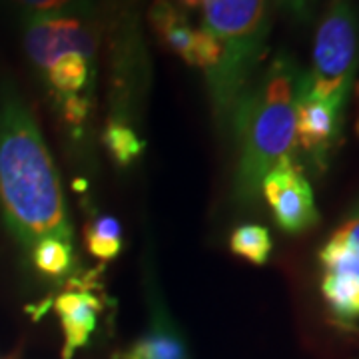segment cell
Wrapping results in <instances>:
<instances>
[{
	"label": "cell",
	"instance_id": "1",
	"mask_svg": "<svg viewBox=\"0 0 359 359\" xmlns=\"http://www.w3.org/2000/svg\"><path fill=\"white\" fill-rule=\"evenodd\" d=\"M0 208L26 250L46 238L72 244L58 170L39 122L8 80L0 82Z\"/></svg>",
	"mask_w": 359,
	"mask_h": 359
},
{
	"label": "cell",
	"instance_id": "2",
	"mask_svg": "<svg viewBox=\"0 0 359 359\" xmlns=\"http://www.w3.org/2000/svg\"><path fill=\"white\" fill-rule=\"evenodd\" d=\"M299 76L294 58L278 52L233 110L230 130L238 146L233 196L240 204H254L269 170L294 154Z\"/></svg>",
	"mask_w": 359,
	"mask_h": 359
},
{
	"label": "cell",
	"instance_id": "3",
	"mask_svg": "<svg viewBox=\"0 0 359 359\" xmlns=\"http://www.w3.org/2000/svg\"><path fill=\"white\" fill-rule=\"evenodd\" d=\"M202 28L222 50L219 65L205 74V84L216 120L230 128L233 110L268 52L269 0H202Z\"/></svg>",
	"mask_w": 359,
	"mask_h": 359
},
{
	"label": "cell",
	"instance_id": "4",
	"mask_svg": "<svg viewBox=\"0 0 359 359\" xmlns=\"http://www.w3.org/2000/svg\"><path fill=\"white\" fill-rule=\"evenodd\" d=\"M359 68V11L355 0H325L311 68L302 72L299 90L320 98L349 100Z\"/></svg>",
	"mask_w": 359,
	"mask_h": 359
},
{
	"label": "cell",
	"instance_id": "5",
	"mask_svg": "<svg viewBox=\"0 0 359 359\" xmlns=\"http://www.w3.org/2000/svg\"><path fill=\"white\" fill-rule=\"evenodd\" d=\"M22 44L30 65L40 74L66 54L80 52L96 58L100 30L96 14H44L25 20Z\"/></svg>",
	"mask_w": 359,
	"mask_h": 359
},
{
	"label": "cell",
	"instance_id": "6",
	"mask_svg": "<svg viewBox=\"0 0 359 359\" xmlns=\"http://www.w3.org/2000/svg\"><path fill=\"white\" fill-rule=\"evenodd\" d=\"M262 196L285 233H302L320 222L313 188L294 158H285L269 170L262 182Z\"/></svg>",
	"mask_w": 359,
	"mask_h": 359
},
{
	"label": "cell",
	"instance_id": "7",
	"mask_svg": "<svg viewBox=\"0 0 359 359\" xmlns=\"http://www.w3.org/2000/svg\"><path fill=\"white\" fill-rule=\"evenodd\" d=\"M346 106L347 100L311 96L297 86L295 144L320 170L327 166L330 154L341 138Z\"/></svg>",
	"mask_w": 359,
	"mask_h": 359
},
{
	"label": "cell",
	"instance_id": "8",
	"mask_svg": "<svg viewBox=\"0 0 359 359\" xmlns=\"http://www.w3.org/2000/svg\"><path fill=\"white\" fill-rule=\"evenodd\" d=\"M60 327L65 334L62 359H72L78 349L88 346L90 337L98 327V316L102 311V302L86 287L68 290L54 302Z\"/></svg>",
	"mask_w": 359,
	"mask_h": 359
},
{
	"label": "cell",
	"instance_id": "9",
	"mask_svg": "<svg viewBox=\"0 0 359 359\" xmlns=\"http://www.w3.org/2000/svg\"><path fill=\"white\" fill-rule=\"evenodd\" d=\"M148 22L160 44L190 66L200 28H194L184 8L174 0H154L148 11Z\"/></svg>",
	"mask_w": 359,
	"mask_h": 359
},
{
	"label": "cell",
	"instance_id": "10",
	"mask_svg": "<svg viewBox=\"0 0 359 359\" xmlns=\"http://www.w3.org/2000/svg\"><path fill=\"white\" fill-rule=\"evenodd\" d=\"M116 359H190L184 339L180 337L176 325L168 318L162 304L152 308V323L146 334L138 337L132 346Z\"/></svg>",
	"mask_w": 359,
	"mask_h": 359
},
{
	"label": "cell",
	"instance_id": "11",
	"mask_svg": "<svg viewBox=\"0 0 359 359\" xmlns=\"http://www.w3.org/2000/svg\"><path fill=\"white\" fill-rule=\"evenodd\" d=\"M42 78L48 86L50 96L56 100L70 96H92L96 78V58L72 52L52 62Z\"/></svg>",
	"mask_w": 359,
	"mask_h": 359
},
{
	"label": "cell",
	"instance_id": "12",
	"mask_svg": "<svg viewBox=\"0 0 359 359\" xmlns=\"http://www.w3.org/2000/svg\"><path fill=\"white\" fill-rule=\"evenodd\" d=\"M321 273L359 278V202L320 250Z\"/></svg>",
	"mask_w": 359,
	"mask_h": 359
},
{
	"label": "cell",
	"instance_id": "13",
	"mask_svg": "<svg viewBox=\"0 0 359 359\" xmlns=\"http://www.w3.org/2000/svg\"><path fill=\"white\" fill-rule=\"evenodd\" d=\"M321 295L337 321L353 323L359 320L358 276L321 273Z\"/></svg>",
	"mask_w": 359,
	"mask_h": 359
},
{
	"label": "cell",
	"instance_id": "14",
	"mask_svg": "<svg viewBox=\"0 0 359 359\" xmlns=\"http://www.w3.org/2000/svg\"><path fill=\"white\" fill-rule=\"evenodd\" d=\"M230 250L236 256L244 257L256 266H264L273 250V242L264 226L245 224V226L236 228L231 233Z\"/></svg>",
	"mask_w": 359,
	"mask_h": 359
},
{
	"label": "cell",
	"instance_id": "15",
	"mask_svg": "<svg viewBox=\"0 0 359 359\" xmlns=\"http://www.w3.org/2000/svg\"><path fill=\"white\" fill-rule=\"evenodd\" d=\"M88 252L98 259H114L122 250V226L112 216H96L86 228Z\"/></svg>",
	"mask_w": 359,
	"mask_h": 359
},
{
	"label": "cell",
	"instance_id": "16",
	"mask_svg": "<svg viewBox=\"0 0 359 359\" xmlns=\"http://www.w3.org/2000/svg\"><path fill=\"white\" fill-rule=\"evenodd\" d=\"M104 146L118 162L120 166H126L132 160H136L138 154L144 148V142L138 138V134L132 130L128 122H124L122 118H112L108 122V126L104 130Z\"/></svg>",
	"mask_w": 359,
	"mask_h": 359
},
{
	"label": "cell",
	"instance_id": "17",
	"mask_svg": "<svg viewBox=\"0 0 359 359\" xmlns=\"http://www.w3.org/2000/svg\"><path fill=\"white\" fill-rule=\"evenodd\" d=\"M30 252H32L34 268L44 276L60 278L72 268V257H74L72 244H68L60 238H46L34 245Z\"/></svg>",
	"mask_w": 359,
	"mask_h": 359
},
{
	"label": "cell",
	"instance_id": "18",
	"mask_svg": "<svg viewBox=\"0 0 359 359\" xmlns=\"http://www.w3.org/2000/svg\"><path fill=\"white\" fill-rule=\"evenodd\" d=\"M28 16L44 14H96V0H13Z\"/></svg>",
	"mask_w": 359,
	"mask_h": 359
},
{
	"label": "cell",
	"instance_id": "19",
	"mask_svg": "<svg viewBox=\"0 0 359 359\" xmlns=\"http://www.w3.org/2000/svg\"><path fill=\"white\" fill-rule=\"evenodd\" d=\"M54 104L58 106V112L62 114L66 124L74 132H80L82 126L86 124V120H88L92 96H70V98L56 100Z\"/></svg>",
	"mask_w": 359,
	"mask_h": 359
},
{
	"label": "cell",
	"instance_id": "20",
	"mask_svg": "<svg viewBox=\"0 0 359 359\" xmlns=\"http://www.w3.org/2000/svg\"><path fill=\"white\" fill-rule=\"evenodd\" d=\"M273 6L287 18L295 22H308L313 16V8L318 0H271Z\"/></svg>",
	"mask_w": 359,
	"mask_h": 359
},
{
	"label": "cell",
	"instance_id": "21",
	"mask_svg": "<svg viewBox=\"0 0 359 359\" xmlns=\"http://www.w3.org/2000/svg\"><path fill=\"white\" fill-rule=\"evenodd\" d=\"M184 11H198L202 6V0H174Z\"/></svg>",
	"mask_w": 359,
	"mask_h": 359
},
{
	"label": "cell",
	"instance_id": "22",
	"mask_svg": "<svg viewBox=\"0 0 359 359\" xmlns=\"http://www.w3.org/2000/svg\"><path fill=\"white\" fill-rule=\"evenodd\" d=\"M128 2H130V0H128ZM132 2H134V0H132Z\"/></svg>",
	"mask_w": 359,
	"mask_h": 359
}]
</instances>
